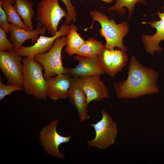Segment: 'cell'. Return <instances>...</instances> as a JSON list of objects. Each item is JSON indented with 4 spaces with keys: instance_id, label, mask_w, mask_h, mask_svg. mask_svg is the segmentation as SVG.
<instances>
[{
    "instance_id": "cell-6",
    "label": "cell",
    "mask_w": 164,
    "mask_h": 164,
    "mask_svg": "<svg viewBox=\"0 0 164 164\" xmlns=\"http://www.w3.org/2000/svg\"><path fill=\"white\" fill-rule=\"evenodd\" d=\"M59 0H41L37 5L36 19L46 27L48 33L54 36L61 19L67 13L60 6Z\"/></svg>"
},
{
    "instance_id": "cell-22",
    "label": "cell",
    "mask_w": 164,
    "mask_h": 164,
    "mask_svg": "<svg viewBox=\"0 0 164 164\" xmlns=\"http://www.w3.org/2000/svg\"><path fill=\"white\" fill-rule=\"evenodd\" d=\"M23 90V87L9 84H5L0 78V100L2 101L6 96L10 95L13 91Z\"/></svg>"
},
{
    "instance_id": "cell-4",
    "label": "cell",
    "mask_w": 164,
    "mask_h": 164,
    "mask_svg": "<svg viewBox=\"0 0 164 164\" xmlns=\"http://www.w3.org/2000/svg\"><path fill=\"white\" fill-rule=\"evenodd\" d=\"M101 113L102 117L99 121L91 124L95 131V137L87 142L90 146L105 149L114 144L118 129L116 123L110 114L104 109Z\"/></svg>"
},
{
    "instance_id": "cell-16",
    "label": "cell",
    "mask_w": 164,
    "mask_h": 164,
    "mask_svg": "<svg viewBox=\"0 0 164 164\" xmlns=\"http://www.w3.org/2000/svg\"><path fill=\"white\" fill-rule=\"evenodd\" d=\"M72 77L66 74L61 73L46 80L47 95L51 99L56 101L67 98V92Z\"/></svg>"
},
{
    "instance_id": "cell-26",
    "label": "cell",
    "mask_w": 164,
    "mask_h": 164,
    "mask_svg": "<svg viewBox=\"0 0 164 164\" xmlns=\"http://www.w3.org/2000/svg\"><path fill=\"white\" fill-rule=\"evenodd\" d=\"M79 1H82V0H79ZM102 0L107 3L110 4L114 0Z\"/></svg>"
},
{
    "instance_id": "cell-12",
    "label": "cell",
    "mask_w": 164,
    "mask_h": 164,
    "mask_svg": "<svg viewBox=\"0 0 164 164\" xmlns=\"http://www.w3.org/2000/svg\"><path fill=\"white\" fill-rule=\"evenodd\" d=\"M160 19L159 20H154L149 22H143V24H149L156 30V32L152 35H143L142 40L146 52L152 55L155 52L160 53L163 48L159 45L160 42L164 40V12L158 11L156 14Z\"/></svg>"
},
{
    "instance_id": "cell-28",
    "label": "cell",
    "mask_w": 164,
    "mask_h": 164,
    "mask_svg": "<svg viewBox=\"0 0 164 164\" xmlns=\"http://www.w3.org/2000/svg\"></svg>"
},
{
    "instance_id": "cell-8",
    "label": "cell",
    "mask_w": 164,
    "mask_h": 164,
    "mask_svg": "<svg viewBox=\"0 0 164 164\" xmlns=\"http://www.w3.org/2000/svg\"><path fill=\"white\" fill-rule=\"evenodd\" d=\"M21 56L15 50L0 51V68L8 84L22 87L23 64Z\"/></svg>"
},
{
    "instance_id": "cell-14",
    "label": "cell",
    "mask_w": 164,
    "mask_h": 164,
    "mask_svg": "<svg viewBox=\"0 0 164 164\" xmlns=\"http://www.w3.org/2000/svg\"><path fill=\"white\" fill-rule=\"evenodd\" d=\"M73 59L78 64L75 67H67L66 73L72 77L101 75L105 73L95 59L77 55Z\"/></svg>"
},
{
    "instance_id": "cell-27",
    "label": "cell",
    "mask_w": 164,
    "mask_h": 164,
    "mask_svg": "<svg viewBox=\"0 0 164 164\" xmlns=\"http://www.w3.org/2000/svg\"><path fill=\"white\" fill-rule=\"evenodd\" d=\"M10 2H11V3H12V4L13 5H14V4H15V0H9Z\"/></svg>"
},
{
    "instance_id": "cell-3",
    "label": "cell",
    "mask_w": 164,
    "mask_h": 164,
    "mask_svg": "<svg viewBox=\"0 0 164 164\" xmlns=\"http://www.w3.org/2000/svg\"><path fill=\"white\" fill-rule=\"evenodd\" d=\"M23 63V90L27 94L36 99L46 100L47 97L46 80L42 71L43 66L34 59L25 57Z\"/></svg>"
},
{
    "instance_id": "cell-20",
    "label": "cell",
    "mask_w": 164,
    "mask_h": 164,
    "mask_svg": "<svg viewBox=\"0 0 164 164\" xmlns=\"http://www.w3.org/2000/svg\"><path fill=\"white\" fill-rule=\"evenodd\" d=\"M0 5L5 12L9 23L26 30H31L22 21L9 0H0Z\"/></svg>"
},
{
    "instance_id": "cell-10",
    "label": "cell",
    "mask_w": 164,
    "mask_h": 164,
    "mask_svg": "<svg viewBox=\"0 0 164 164\" xmlns=\"http://www.w3.org/2000/svg\"><path fill=\"white\" fill-rule=\"evenodd\" d=\"M70 29V26L64 23L61 26L54 36L48 37L40 35L33 45L28 47L22 46L15 51L21 56L33 59L36 55L48 51L53 46L56 39L58 37L66 36Z\"/></svg>"
},
{
    "instance_id": "cell-25",
    "label": "cell",
    "mask_w": 164,
    "mask_h": 164,
    "mask_svg": "<svg viewBox=\"0 0 164 164\" xmlns=\"http://www.w3.org/2000/svg\"><path fill=\"white\" fill-rule=\"evenodd\" d=\"M0 28L8 33L9 32V23L4 10L0 5Z\"/></svg>"
},
{
    "instance_id": "cell-17",
    "label": "cell",
    "mask_w": 164,
    "mask_h": 164,
    "mask_svg": "<svg viewBox=\"0 0 164 164\" xmlns=\"http://www.w3.org/2000/svg\"><path fill=\"white\" fill-rule=\"evenodd\" d=\"M34 5L30 0H15L14 5L24 24L32 30H34L32 20L34 15Z\"/></svg>"
},
{
    "instance_id": "cell-11",
    "label": "cell",
    "mask_w": 164,
    "mask_h": 164,
    "mask_svg": "<svg viewBox=\"0 0 164 164\" xmlns=\"http://www.w3.org/2000/svg\"><path fill=\"white\" fill-rule=\"evenodd\" d=\"M67 98L76 108L80 121L83 122L89 120L87 97L83 90L81 77H72L67 92Z\"/></svg>"
},
{
    "instance_id": "cell-23",
    "label": "cell",
    "mask_w": 164,
    "mask_h": 164,
    "mask_svg": "<svg viewBox=\"0 0 164 164\" xmlns=\"http://www.w3.org/2000/svg\"><path fill=\"white\" fill-rule=\"evenodd\" d=\"M65 4L67 9V15L66 18L65 23L69 24L72 21L75 23L76 21L77 12L76 7L73 6L71 0H61Z\"/></svg>"
},
{
    "instance_id": "cell-9",
    "label": "cell",
    "mask_w": 164,
    "mask_h": 164,
    "mask_svg": "<svg viewBox=\"0 0 164 164\" xmlns=\"http://www.w3.org/2000/svg\"><path fill=\"white\" fill-rule=\"evenodd\" d=\"M128 58L126 52L120 49H109L105 47L96 60L105 72L113 77L126 65Z\"/></svg>"
},
{
    "instance_id": "cell-2",
    "label": "cell",
    "mask_w": 164,
    "mask_h": 164,
    "mask_svg": "<svg viewBox=\"0 0 164 164\" xmlns=\"http://www.w3.org/2000/svg\"><path fill=\"white\" fill-rule=\"evenodd\" d=\"M89 14L93 22L91 27L85 29L84 31L93 29L94 22L97 21L101 26L99 33L105 39L106 48L112 49L117 47L125 52L128 50L123 42L124 37L129 32V26L127 22L117 24L113 19L109 20L107 15L96 10L90 11Z\"/></svg>"
},
{
    "instance_id": "cell-19",
    "label": "cell",
    "mask_w": 164,
    "mask_h": 164,
    "mask_svg": "<svg viewBox=\"0 0 164 164\" xmlns=\"http://www.w3.org/2000/svg\"><path fill=\"white\" fill-rule=\"evenodd\" d=\"M105 47L102 42L98 41L93 38H89L77 52L76 55L96 59Z\"/></svg>"
},
{
    "instance_id": "cell-7",
    "label": "cell",
    "mask_w": 164,
    "mask_h": 164,
    "mask_svg": "<svg viewBox=\"0 0 164 164\" xmlns=\"http://www.w3.org/2000/svg\"><path fill=\"white\" fill-rule=\"evenodd\" d=\"M59 122L58 119H54L44 126L40 132L39 140L47 153L53 157L63 159L65 155L60 152L59 147L62 144L69 143L72 136H64L58 132L56 128Z\"/></svg>"
},
{
    "instance_id": "cell-18",
    "label": "cell",
    "mask_w": 164,
    "mask_h": 164,
    "mask_svg": "<svg viewBox=\"0 0 164 164\" xmlns=\"http://www.w3.org/2000/svg\"><path fill=\"white\" fill-rule=\"evenodd\" d=\"M68 33L66 36L65 52L70 57L76 53L84 44V40L77 32V28L71 24Z\"/></svg>"
},
{
    "instance_id": "cell-24",
    "label": "cell",
    "mask_w": 164,
    "mask_h": 164,
    "mask_svg": "<svg viewBox=\"0 0 164 164\" xmlns=\"http://www.w3.org/2000/svg\"><path fill=\"white\" fill-rule=\"evenodd\" d=\"M6 33L4 30L0 28V51L15 50L14 44L7 39Z\"/></svg>"
},
{
    "instance_id": "cell-21",
    "label": "cell",
    "mask_w": 164,
    "mask_h": 164,
    "mask_svg": "<svg viewBox=\"0 0 164 164\" xmlns=\"http://www.w3.org/2000/svg\"><path fill=\"white\" fill-rule=\"evenodd\" d=\"M138 2L142 3L145 5L147 4L145 0H117L113 5L108 9V10L116 11L119 15H123L126 12L125 7H126L129 11V20L132 16L135 4Z\"/></svg>"
},
{
    "instance_id": "cell-1",
    "label": "cell",
    "mask_w": 164,
    "mask_h": 164,
    "mask_svg": "<svg viewBox=\"0 0 164 164\" xmlns=\"http://www.w3.org/2000/svg\"><path fill=\"white\" fill-rule=\"evenodd\" d=\"M125 80L114 84L116 96L122 99H136L159 92L158 73L142 65L134 56L131 58Z\"/></svg>"
},
{
    "instance_id": "cell-13",
    "label": "cell",
    "mask_w": 164,
    "mask_h": 164,
    "mask_svg": "<svg viewBox=\"0 0 164 164\" xmlns=\"http://www.w3.org/2000/svg\"><path fill=\"white\" fill-rule=\"evenodd\" d=\"M82 87L89 104L92 101H100L109 97L107 87L100 79V75L81 77Z\"/></svg>"
},
{
    "instance_id": "cell-15",
    "label": "cell",
    "mask_w": 164,
    "mask_h": 164,
    "mask_svg": "<svg viewBox=\"0 0 164 164\" xmlns=\"http://www.w3.org/2000/svg\"><path fill=\"white\" fill-rule=\"evenodd\" d=\"M9 40L14 45L15 51L19 49L26 41L31 39V42L35 43L39 38L38 35H45L46 28L38 22L37 27L33 30H27L18 27L12 23H9Z\"/></svg>"
},
{
    "instance_id": "cell-5",
    "label": "cell",
    "mask_w": 164,
    "mask_h": 164,
    "mask_svg": "<svg viewBox=\"0 0 164 164\" xmlns=\"http://www.w3.org/2000/svg\"><path fill=\"white\" fill-rule=\"evenodd\" d=\"M66 45V37L63 36L58 37L48 51L38 54L35 56L34 59L43 67L45 70L43 76L46 80L60 74H66L67 67L63 66L61 57L62 49Z\"/></svg>"
}]
</instances>
